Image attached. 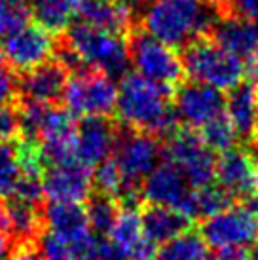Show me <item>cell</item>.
<instances>
[{"label":"cell","mask_w":258,"mask_h":260,"mask_svg":"<svg viewBox=\"0 0 258 260\" xmlns=\"http://www.w3.org/2000/svg\"><path fill=\"white\" fill-rule=\"evenodd\" d=\"M12 260H42V256L36 249V243H23L17 245Z\"/></svg>","instance_id":"d590c367"},{"label":"cell","mask_w":258,"mask_h":260,"mask_svg":"<svg viewBox=\"0 0 258 260\" xmlns=\"http://www.w3.org/2000/svg\"><path fill=\"white\" fill-rule=\"evenodd\" d=\"M86 213L95 236H108V232H110L118 213H120V207L112 198L95 194L87 202Z\"/></svg>","instance_id":"f1b7e54d"},{"label":"cell","mask_w":258,"mask_h":260,"mask_svg":"<svg viewBox=\"0 0 258 260\" xmlns=\"http://www.w3.org/2000/svg\"><path fill=\"white\" fill-rule=\"evenodd\" d=\"M209 247L200 234L186 232L156 251L154 260H209Z\"/></svg>","instance_id":"83f0119b"},{"label":"cell","mask_w":258,"mask_h":260,"mask_svg":"<svg viewBox=\"0 0 258 260\" xmlns=\"http://www.w3.org/2000/svg\"><path fill=\"white\" fill-rule=\"evenodd\" d=\"M192 190L186 177L177 167L169 161H159V166L141 184V198L150 205L169 207L184 215Z\"/></svg>","instance_id":"2e32d148"},{"label":"cell","mask_w":258,"mask_h":260,"mask_svg":"<svg viewBox=\"0 0 258 260\" xmlns=\"http://www.w3.org/2000/svg\"><path fill=\"white\" fill-rule=\"evenodd\" d=\"M67 82H69V71L57 59H50L48 63L17 76L19 103L55 107L63 99Z\"/></svg>","instance_id":"5bb4252c"},{"label":"cell","mask_w":258,"mask_h":260,"mask_svg":"<svg viewBox=\"0 0 258 260\" xmlns=\"http://www.w3.org/2000/svg\"><path fill=\"white\" fill-rule=\"evenodd\" d=\"M203 2H207L209 6H220V4L228 2V0H203Z\"/></svg>","instance_id":"ee69618b"},{"label":"cell","mask_w":258,"mask_h":260,"mask_svg":"<svg viewBox=\"0 0 258 260\" xmlns=\"http://www.w3.org/2000/svg\"><path fill=\"white\" fill-rule=\"evenodd\" d=\"M118 2L127 8L129 12H135V10H143L148 0H118Z\"/></svg>","instance_id":"60d3db41"},{"label":"cell","mask_w":258,"mask_h":260,"mask_svg":"<svg viewBox=\"0 0 258 260\" xmlns=\"http://www.w3.org/2000/svg\"><path fill=\"white\" fill-rule=\"evenodd\" d=\"M0 57H2V48H0Z\"/></svg>","instance_id":"f6af8a7d"},{"label":"cell","mask_w":258,"mask_h":260,"mask_svg":"<svg viewBox=\"0 0 258 260\" xmlns=\"http://www.w3.org/2000/svg\"><path fill=\"white\" fill-rule=\"evenodd\" d=\"M78 120L63 107H48L36 143L48 166H57L74 159Z\"/></svg>","instance_id":"7c38bea8"},{"label":"cell","mask_w":258,"mask_h":260,"mask_svg":"<svg viewBox=\"0 0 258 260\" xmlns=\"http://www.w3.org/2000/svg\"><path fill=\"white\" fill-rule=\"evenodd\" d=\"M143 220V230L146 239L152 245H165L179 238L182 234H186L190 228V218H186L182 213L162 205H148L141 213Z\"/></svg>","instance_id":"603a6c76"},{"label":"cell","mask_w":258,"mask_h":260,"mask_svg":"<svg viewBox=\"0 0 258 260\" xmlns=\"http://www.w3.org/2000/svg\"><path fill=\"white\" fill-rule=\"evenodd\" d=\"M57 50L55 38L38 23H27L23 29L4 38L2 57L15 74H23L53 59Z\"/></svg>","instance_id":"30bf717a"},{"label":"cell","mask_w":258,"mask_h":260,"mask_svg":"<svg viewBox=\"0 0 258 260\" xmlns=\"http://www.w3.org/2000/svg\"><path fill=\"white\" fill-rule=\"evenodd\" d=\"M159 158L162 146L156 137L131 129L118 133L112 159L129 188L141 190L144 179L159 166Z\"/></svg>","instance_id":"ba28073f"},{"label":"cell","mask_w":258,"mask_h":260,"mask_svg":"<svg viewBox=\"0 0 258 260\" xmlns=\"http://www.w3.org/2000/svg\"><path fill=\"white\" fill-rule=\"evenodd\" d=\"M182 65L184 74H188L192 82L213 87L220 93L232 91L234 87L243 84L245 78L243 59L209 37L200 38L184 48Z\"/></svg>","instance_id":"277c9868"},{"label":"cell","mask_w":258,"mask_h":260,"mask_svg":"<svg viewBox=\"0 0 258 260\" xmlns=\"http://www.w3.org/2000/svg\"><path fill=\"white\" fill-rule=\"evenodd\" d=\"M230 198L226 192H222L218 186H205V188H194L190 198H188L184 217L186 218H209L230 207Z\"/></svg>","instance_id":"4316f807"},{"label":"cell","mask_w":258,"mask_h":260,"mask_svg":"<svg viewBox=\"0 0 258 260\" xmlns=\"http://www.w3.org/2000/svg\"><path fill=\"white\" fill-rule=\"evenodd\" d=\"M215 181L218 188L234 198H249L258 192V159L249 150L232 148L216 159Z\"/></svg>","instance_id":"9a60e30c"},{"label":"cell","mask_w":258,"mask_h":260,"mask_svg":"<svg viewBox=\"0 0 258 260\" xmlns=\"http://www.w3.org/2000/svg\"><path fill=\"white\" fill-rule=\"evenodd\" d=\"M129 65L141 78L167 89L180 84L184 76L182 57L177 50L143 30L135 32L129 40Z\"/></svg>","instance_id":"8992f818"},{"label":"cell","mask_w":258,"mask_h":260,"mask_svg":"<svg viewBox=\"0 0 258 260\" xmlns=\"http://www.w3.org/2000/svg\"><path fill=\"white\" fill-rule=\"evenodd\" d=\"M232 15L258 21V0H228Z\"/></svg>","instance_id":"e575fe53"},{"label":"cell","mask_w":258,"mask_h":260,"mask_svg":"<svg viewBox=\"0 0 258 260\" xmlns=\"http://www.w3.org/2000/svg\"><path fill=\"white\" fill-rule=\"evenodd\" d=\"M224 114L234 125L237 137L258 135V89L252 84H239L224 99Z\"/></svg>","instance_id":"d6986e66"},{"label":"cell","mask_w":258,"mask_h":260,"mask_svg":"<svg viewBox=\"0 0 258 260\" xmlns=\"http://www.w3.org/2000/svg\"><path fill=\"white\" fill-rule=\"evenodd\" d=\"M200 236L205 245L216 253L230 249H243L258 241V220L245 207H226L201 224Z\"/></svg>","instance_id":"9c48e42d"},{"label":"cell","mask_w":258,"mask_h":260,"mask_svg":"<svg viewBox=\"0 0 258 260\" xmlns=\"http://www.w3.org/2000/svg\"><path fill=\"white\" fill-rule=\"evenodd\" d=\"M30 19L27 0H0V38L12 37Z\"/></svg>","instance_id":"1f68e13d"},{"label":"cell","mask_w":258,"mask_h":260,"mask_svg":"<svg viewBox=\"0 0 258 260\" xmlns=\"http://www.w3.org/2000/svg\"><path fill=\"white\" fill-rule=\"evenodd\" d=\"M108 243L129 260H154L156 256V245H152L144 236L141 213L137 207H120L108 232Z\"/></svg>","instance_id":"ac0fdd59"},{"label":"cell","mask_w":258,"mask_h":260,"mask_svg":"<svg viewBox=\"0 0 258 260\" xmlns=\"http://www.w3.org/2000/svg\"><path fill=\"white\" fill-rule=\"evenodd\" d=\"M118 120L131 131L148 133L152 137L171 135L177 125L171 89L152 84L139 74H125L118 84Z\"/></svg>","instance_id":"6da1fadb"},{"label":"cell","mask_w":258,"mask_h":260,"mask_svg":"<svg viewBox=\"0 0 258 260\" xmlns=\"http://www.w3.org/2000/svg\"><path fill=\"white\" fill-rule=\"evenodd\" d=\"M80 23L97 30L125 35L133 25V12L122 6L118 0H80Z\"/></svg>","instance_id":"ffe728a7"},{"label":"cell","mask_w":258,"mask_h":260,"mask_svg":"<svg viewBox=\"0 0 258 260\" xmlns=\"http://www.w3.org/2000/svg\"><path fill=\"white\" fill-rule=\"evenodd\" d=\"M213 260H249V253L243 249H230V251H220L216 253Z\"/></svg>","instance_id":"f35d334b"},{"label":"cell","mask_w":258,"mask_h":260,"mask_svg":"<svg viewBox=\"0 0 258 260\" xmlns=\"http://www.w3.org/2000/svg\"><path fill=\"white\" fill-rule=\"evenodd\" d=\"M63 101L74 118H107L116 110L118 84L97 71H80L67 82Z\"/></svg>","instance_id":"5b68a950"},{"label":"cell","mask_w":258,"mask_h":260,"mask_svg":"<svg viewBox=\"0 0 258 260\" xmlns=\"http://www.w3.org/2000/svg\"><path fill=\"white\" fill-rule=\"evenodd\" d=\"M120 131L107 118H86L78 122L74 158L84 166L95 167L112 158L116 139Z\"/></svg>","instance_id":"e0dca14e"},{"label":"cell","mask_w":258,"mask_h":260,"mask_svg":"<svg viewBox=\"0 0 258 260\" xmlns=\"http://www.w3.org/2000/svg\"><path fill=\"white\" fill-rule=\"evenodd\" d=\"M211 38L237 57H252L258 51V21L236 15L216 19Z\"/></svg>","instance_id":"44dd1931"},{"label":"cell","mask_w":258,"mask_h":260,"mask_svg":"<svg viewBox=\"0 0 258 260\" xmlns=\"http://www.w3.org/2000/svg\"><path fill=\"white\" fill-rule=\"evenodd\" d=\"M44 230L74 241L95 236L86 207L78 203H48L44 209Z\"/></svg>","instance_id":"7402d4cb"},{"label":"cell","mask_w":258,"mask_h":260,"mask_svg":"<svg viewBox=\"0 0 258 260\" xmlns=\"http://www.w3.org/2000/svg\"><path fill=\"white\" fill-rule=\"evenodd\" d=\"M63 46L78 57L84 71H97L110 78H123L129 67V44L122 35L74 23L64 32Z\"/></svg>","instance_id":"3957f363"},{"label":"cell","mask_w":258,"mask_h":260,"mask_svg":"<svg viewBox=\"0 0 258 260\" xmlns=\"http://www.w3.org/2000/svg\"><path fill=\"white\" fill-rule=\"evenodd\" d=\"M14 74L4 57H0V105H12L17 97V76Z\"/></svg>","instance_id":"836d02e7"},{"label":"cell","mask_w":258,"mask_h":260,"mask_svg":"<svg viewBox=\"0 0 258 260\" xmlns=\"http://www.w3.org/2000/svg\"><path fill=\"white\" fill-rule=\"evenodd\" d=\"M245 209L251 213L252 217L258 220V192H254L252 196L247 198V203H245Z\"/></svg>","instance_id":"ab89813d"},{"label":"cell","mask_w":258,"mask_h":260,"mask_svg":"<svg viewBox=\"0 0 258 260\" xmlns=\"http://www.w3.org/2000/svg\"><path fill=\"white\" fill-rule=\"evenodd\" d=\"M256 145H258V135H256Z\"/></svg>","instance_id":"bcb514c9"},{"label":"cell","mask_w":258,"mask_h":260,"mask_svg":"<svg viewBox=\"0 0 258 260\" xmlns=\"http://www.w3.org/2000/svg\"><path fill=\"white\" fill-rule=\"evenodd\" d=\"M251 61V76H252V86L258 89V51L252 55Z\"/></svg>","instance_id":"b9f144b4"},{"label":"cell","mask_w":258,"mask_h":260,"mask_svg":"<svg viewBox=\"0 0 258 260\" xmlns=\"http://www.w3.org/2000/svg\"><path fill=\"white\" fill-rule=\"evenodd\" d=\"M44 198L50 203L89 202L93 192V169L74 158L64 164L48 166L42 175Z\"/></svg>","instance_id":"8fae6325"},{"label":"cell","mask_w":258,"mask_h":260,"mask_svg":"<svg viewBox=\"0 0 258 260\" xmlns=\"http://www.w3.org/2000/svg\"><path fill=\"white\" fill-rule=\"evenodd\" d=\"M99 260H129V258H125L122 253H118L108 241H101Z\"/></svg>","instance_id":"74e56055"},{"label":"cell","mask_w":258,"mask_h":260,"mask_svg":"<svg viewBox=\"0 0 258 260\" xmlns=\"http://www.w3.org/2000/svg\"><path fill=\"white\" fill-rule=\"evenodd\" d=\"M169 161L186 177L192 188L211 186L215 181L216 158L194 129H175L164 148Z\"/></svg>","instance_id":"52a82bcc"},{"label":"cell","mask_w":258,"mask_h":260,"mask_svg":"<svg viewBox=\"0 0 258 260\" xmlns=\"http://www.w3.org/2000/svg\"><path fill=\"white\" fill-rule=\"evenodd\" d=\"M10 236L19 243H36L44 232V211L38 205L10 198L4 202Z\"/></svg>","instance_id":"d4e9b609"},{"label":"cell","mask_w":258,"mask_h":260,"mask_svg":"<svg viewBox=\"0 0 258 260\" xmlns=\"http://www.w3.org/2000/svg\"><path fill=\"white\" fill-rule=\"evenodd\" d=\"M21 167L17 159L15 146L0 145V200L14 198L15 190L21 182Z\"/></svg>","instance_id":"4dcf8cb0"},{"label":"cell","mask_w":258,"mask_h":260,"mask_svg":"<svg viewBox=\"0 0 258 260\" xmlns=\"http://www.w3.org/2000/svg\"><path fill=\"white\" fill-rule=\"evenodd\" d=\"M19 131V112L14 105H0V145H10Z\"/></svg>","instance_id":"d6a6232c"},{"label":"cell","mask_w":258,"mask_h":260,"mask_svg":"<svg viewBox=\"0 0 258 260\" xmlns=\"http://www.w3.org/2000/svg\"><path fill=\"white\" fill-rule=\"evenodd\" d=\"M224 97L213 87L188 82L175 93L173 110L177 122H182L186 129H201L218 116L224 114Z\"/></svg>","instance_id":"4fadbf2b"},{"label":"cell","mask_w":258,"mask_h":260,"mask_svg":"<svg viewBox=\"0 0 258 260\" xmlns=\"http://www.w3.org/2000/svg\"><path fill=\"white\" fill-rule=\"evenodd\" d=\"M249 260H258V241L252 245V251H251V254H249Z\"/></svg>","instance_id":"7bdbcfd3"},{"label":"cell","mask_w":258,"mask_h":260,"mask_svg":"<svg viewBox=\"0 0 258 260\" xmlns=\"http://www.w3.org/2000/svg\"><path fill=\"white\" fill-rule=\"evenodd\" d=\"M15 249V239L8 232H0V260H12Z\"/></svg>","instance_id":"8d00e7d4"},{"label":"cell","mask_w":258,"mask_h":260,"mask_svg":"<svg viewBox=\"0 0 258 260\" xmlns=\"http://www.w3.org/2000/svg\"><path fill=\"white\" fill-rule=\"evenodd\" d=\"M30 15L46 30L67 32L78 17L80 0H29Z\"/></svg>","instance_id":"484cf974"},{"label":"cell","mask_w":258,"mask_h":260,"mask_svg":"<svg viewBox=\"0 0 258 260\" xmlns=\"http://www.w3.org/2000/svg\"><path fill=\"white\" fill-rule=\"evenodd\" d=\"M101 241L97 236L74 241L44 230L36 241V249L42 260H99Z\"/></svg>","instance_id":"cb8c5ba5"},{"label":"cell","mask_w":258,"mask_h":260,"mask_svg":"<svg viewBox=\"0 0 258 260\" xmlns=\"http://www.w3.org/2000/svg\"><path fill=\"white\" fill-rule=\"evenodd\" d=\"M215 10L203 0H148L143 8V32L169 48H188L213 30Z\"/></svg>","instance_id":"7a4b0ae2"},{"label":"cell","mask_w":258,"mask_h":260,"mask_svg":"<svg viewBox=\"0 0 258 260\" xmlns=\"http://www.w3.org/2000/svg\"><path fill=\"white\" fill-rule=\"evenodd\" d=\"M200 137L213 154L215 152L224 154V152L232 150L236 146L237 133L234 129V125L230 123V120L226 118V114H222L211 123H207L205 127H201Z\"/></svg>","instance_id":"f546056e"}]
</instances>
